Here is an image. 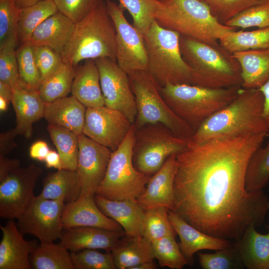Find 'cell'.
<instances>
[{
  "label": "cell",
  "instance_id": "7dc6e473",
  "mask_svg": "<svg viewBox=\"0 0 269 269\" xmlns=\"http://www.w3.org/2000/svg\"><path fill=\"white\" fill-rule=\"evenodd\" d=\"M33 46L36 63L42 82L57 69L63 61L62 57L60 53L48 46Z\"/></svg>",
  "mask_w": 269,
  "mask_h": 269
},
{
  "label": "cell",
  "instance_id": "d4e9b609",
  "mask_svg": "<svg viewBox=\"0 0 269 269\" xmlns=\"http://www.w3.org/2000/svg\"><path fill=\"white\" fill-rule=\"evenodd\" d=\"M86 109L74 96H66L46 104L44 118L48 125L64 127L78 135L83 133Z\"/></svg>",
  "mask_w": 269,
  "mask_h": 269
},
{
  "label": "cell",
  "instance_id": "f6af8a7d",
  "mask_svg": "<svg viewBox=\"0 0 269 269\" xmlns=\"http://www.w3.org/2000/svg\"><path fill=\"white\" fill-rule=\"evenodd\" d=\"M268 1L269 0H210L206 3L214 17L224 24L240 12Z\"/></svg>",
  "mask_w": 269,
  "mask_h": 269
},
{
  "label": "cell",
  "instance_id": "681fc988",
  "mask_svg": "<svg viewBox=\"0 0 269 269\" xmlns=\"http://www.w3.org/2000/svg\"><path fill=\"white\" fill-rule=\"evenodd\" d=\"M50 151L46 142L39 140L33 143L29 148V156L35 160L43 161Z\"/></svg>",
  "mask_w": 269,
  "mask_h": 269
},
{
  "label": "cell",
  "instance_id": "8fae6325",
  "mask_svg": "<svg viewBox=\"0 0 269 269\" xmlns=\"http://www.w3.org/2000/svg\"><path fill=\"white\" fill-rule=\"evenodd\" d=\"M106 5L116 30L117 63L129 75L147 70L143 34L128 22L120 4L110 0Z\"/></svg>",
  "mask_w": 269,
  "mask_h": 269
},
{
  "label": "cell",
  "instance_id": "ba28073f",
  "mask_svg": "<svg viewBox=\"0 0 269 269\" xmlns=\"http://www.w3.org/2000/svg\"><path fill=\"white\" fill-rule=\"evenodd\" d=\"M136 128L133 124L127 136L112 151L104 180L96 194L114 200H135L144 191L151 176L138 171L133 160Z\"/></svg>",
  "mask_w": 269,
  "mask_h": 269
},
{
  "label": "cell",
  "instance_id": "d6986e66",
  "mask_svg": "<svg viewBox=\"0 0 269 269\" xmlns=\"http://www.w3.org/2000/svg\"><path fill=\"white\" fill-rule=\"evenodd\" d=\"M63 229L94 227L112 231H124L114 220L107 217L98 207L95 196H80L65 204L61 217Z\"/></svg>",
  "mask_w": 269,
  "mask_h": 269
},
{
  "label": "cell",
  "instance_id": "d6a6232c",
  "mask_svg": "<svg viewBox=\"0 0 269 269\" xmlns=\"http://www.w3.org/2000/svg\"><path fill=\"white\" fill-rule=\"evenodd\" d=\"M53 0H45L20 9L17 26V41H28L34 30L45 19L58 12Z\"/></svg>",
  "mask_w": 269,
  "mask_h": 269
},
{
  "label": "cell",
  "instance_id": "7c38bea8",
  "mask_svg": "<svg viewBox=\"0 0 269 269\" xmlns=\"http://www.w3.org/2000/svg\"><path fill=\"white\" fill-rule=\"evenodd\" d=\"M42 172L34 164L18 167L0 177V217L7 219L19 217L35 197L34 189Z\"/></svg>",
  "mask_w": 269,
  "mask_h": 269
},
{
  "label": "cell",
  "instance_id": "603a6c76",
  "mask_svg": "<svg viewBox=\"0 0 269 269\" xmlns=\"http://www.w3.org/2000/svg\"><path fill=\"white\" fill-rule=\"evenodd\" d=\"M101 211L121 226L129 237L142 236L145 211L137 200H110L95 195Z\"/></svg>",
  "mask_w": 269,
  "mask_h": 269
},
{
  "label": "cell",
  "instance_id": "e575fe53",
  "mask_svg": "<svg viewBox=\"0 0 269 269\" xmlns=\"http://www.w3.org/2000/svg\"><path fill=\"white\" fill-rule=\"evenodd\" d=\"M219 41L232 53L247 50L268 49L269 27L252 31H232Z\"/></svg>",
  "mask_w": 269,
  "mask_h": 269
},
{
  "label": "cell",
  "instance_id": "30bf717a",
  "mask_svg": "<svg viewBox=\"0 0 269 269\" xmlns=\"http://www.w3.org/2000/svg\"><path fill=\"white\" fill-rule=\"evenodd\" d=\"M190 139L176 135L161 123L136 129L133 154L134 166L138 171L152 176L170 156L185 149Z\"/></svg>",
  "mask_w": 269,
  "mask_h": 269
},
{
  "label": "cell",
  "instance_id": "3957f363",
  "mask_svg": "<svg viewBox=\"0 0 269 269\" xmlns=\"http://www.w3.org/2000/svg\"><path fill=\"white\" fill-rule=\"evenodd\" d=\"M182 56L192 69V85L211 88L241 87L239 62L219 42L210 44L180 35Z\"/></svg>",
  "mask_w": 269,
  "mask_h": 269
},
{
  "label": "cell",
  "instance_id": "db71d44e",
  "mask_svg": "<svg viewBox=\"0 0 269 269\" xmlns=\"http://www.w3.org/2000/svg\"><path fill=\"white\" fill-rule=\"evenodd\" d=\"M12 96V88L8 85L0 82V96L11 102Z\"/></svg>",
  "mask_w": 269,
  "mask_h": 269
},
{
  "label": "cell",
  "instance_id": "4fadbf2b",
  "mask_svg": "<svg viewBox=\"0 0 269 269\" xmlns=\"http://www.w3.org/2000/svg\"><path fill=\"white\" fill-rule=\"evenodd\" d=\"M65 204L60 200L35 196L16 219L18 229L23 235L27 234L37 238L40 243L60 239L63 230L61 217Z\"/></svg>",
  "mask_w": 269,
  "mask_h": 269
},
{
  "label": "cell",
  "instance_id": "816d5d0a",
  "mask_svg": "<svg viewBox=\"0 0 269 269\" xmlns=\"http://www.w3.org/2000/svg\"><path fill=\"white\" fill-rule=\"evenodd\" d=\"M44 161L48 168H54L58 170L62 169L61 158L58 152L50 150Z\"/></svg>",
  "mask_w": 269,
  "mask_h": 269
},
{
  "label": "cell",
  "instance_id": "277c9868",
  "mask_svg": "<svg viewBox=\"0 0 269 269\" xmlns=\"http://www.w3.org/2000/svg\"><path fill=\"white\" fill-rule=\"evenodd\" d=\"M154 5L157 22L182 36L217 44L237 29L219 22L200 0H154Z\"/></svg>",
  "mask_w": 269,
  "mask_h": 269
},
{
  "label": "cell",
  "instance_id": "cb8c5ba5",
  "mask_svg": "<svg viewBox=\"0 0 269 269\" xmlns=\"http://www.w3.org/2000/svg\"><path fill=\"white\" fill-rule=\"evenodd\" d=\"M75 24L58 12L43 21L26 43L32 46H47L61 54L71 38Z\"/></svg>",
  "mask_w": 269,
  "mask_h": 269
},
{
  "label": "cell",
  "instance_id": "ee69618b",
  "mask_svg": "<svg viewBox=\"0 0 269 269\" xmlns=\"http://www.w3.org/2000/svg\"><path fill=\"white\" fill-rule=\"evenodd\" d=\"M74 269H116L111 252L86 249L70 253Z\"/></svg>",
  "mask_w": 269,
  "mask_h": 269
},
{
  "label": "cell",
  "instance_id": "bcb514c9",
  "mask_svg": "<svg viewBox=\"0 0 269 269\" xmlns=\"http://www.w3.org/2000/svg\"><path fill=\"white\" fill-rule=\"evenodd\" d=\"M16 46L9 44L0 48V82L11 88L19 84Z\"/></svg>",
  "mask_w": 269,
  "mask_h": 269
},
{
  "label": "cell",
  "instance_id": "f1b7e54d",
  "mask_svg": "<svg viewBox=\"0 0 269 269\" xmlns=\"http://www.w3.org/2000/svg\"><path fill=\"white\" fill-rule=\"evenodd\" d=\"M80 194L81 187L77 172L61 169L47 175L43 181L42 190L38 196L66 203L77 200Z\"/></svg>",
  "mask_w": 269,
  "mask_h": 269
},
{
  "label": "cell",
  "instance_id": "680465c9",
  "mask_svg": "<svg viewBox=\"0 0 269 269\" xmlns=\"http://www.w3.org/2000/svg\"><path fill=\"white\" fill-rule=\"evenodd\" d=\"M200 0L206 2H207V1H209V0Z\"/></svg>",
  "mask_w": 269,
  "mask_h": 269
},
{
  "label": "cell",
  "instance_id": "484cf974",
  "mask_svg": "<svg viewBox=\"0 0 269 269\" xmlns=\"http://www.w3.org/2000/svg\"><path fill=\"white\" fill-rule=\"evenodd\" d=\"M71 92L72 96L86 108L105 106L99 70L95 59L86 60L83 65L76 68Z\"/></svg>",
  "mask_w": 269,
  "mask_h": 269
},
{
  "label": "cell",
  "instance_id": "4dcf8cb0",
  "mask_svg": "<svg viewBox=\"0 0 269 269\" xmlns=\"http://www.w3.org/2000/svg\"><path fill=\"white\" fill-rule=\"evenodd\" d=\"M76 67L62 61L57 69L42 81L39 94L45 104L66 97L71 92Z\"/></svg>",
  "mask_w": 269,
  "mask_h": 269
},
{
  "label": "cell",
  "instance_id": "b9f144b4",
  "mask_svg": "<svg viewBox=\"0 0 269 269\" xmlns=\"http://www.w3.org/2000/svg\"><path fill=\"white\" fill-rule=\"evenodd\" d=\"M154 0H119V4L132 16L133 26L143 34L155 20Z\"/></svg>",
  "mask_w": 269,
  "mask_h": 269
},
{
  "label": "cell",
  "instance_id": "f546056e",
  "mask_svg": "<svg viewBox=\"0 0 269 269\" xmlns=\"http://www.w3.org/2000/svg\"><path fill=\"white\" fill-rule=\"evenodd\" d=\"M111 253L118 269H132L155 259L151 242L143 236L127 237V240H120Z\"/></svg>",
  "mask_w": 269,
  "mask_h": 269
},
{
  "label": "cell",
  "instance_id": "52a82bcc",
  "mask_svg": "<svg viewBox=\"0 0 269 269\" xmlns=\"http://www.w3.org/2000/svg\"><path fill=\"white\" fill-rule=\"evenodd\" d=\"M147 58V71L161 86L192 85V69L180 50V35L154 20L143 34Z\"/></svg>",
  "mask_w": 269,
  "mask_h": 269
},
{
  "label": "cell",
  "instance_id": "7bdbcfd3",
  "mask_svg": "<svg viewBox=\"0 0 269 269\" xmlns=\"http://www.w3.org/2000/svg\"><path fill=\"white\" fill-rule=\"evenodd\" d=\"M224 24L244 29L269 27V1L248 8L233 17Z\"/></svg>",
  "mask_w": 269,
  "mask_h": 269
},
{
  "label": "cell",
  "instance_id": "1f68e13d",
  "mask_svg": "<svg viewBox=\"0 0 269 269\" xmlns=\"http://www.w3.org/2000/svg\"><path fill=\"white\" fill-rule=\"evenodd\" d=\"M68 251L60 243H40L30 256L32 269H74Z\"/></svg>",
  "mask_w": 269,
  "mask_h": 269
},
{
  "label": "cell",
  "instance_id": "11a10c76",
  "mask_svg": "<svg viewBox=\"0 0 269 269\" xmlns=\"http://www.w3.org/2000/svg\"><path fill=\"white\" fill-rule=\"evenodd\" d=\"M45 0H14L16 6L20 9Z\"/></svg>",
  "mask_w": 269,
  "mask_h": 269
},
{
  "label": "cell",
  "instance_id": "2e32d148",
  "mask_svg": "<svg viewBox=\"0 0 269 269\" xmlns=\"http://www.w3.org/2000/svg\"><path fill=\"white\" fill-rule=\"evenodd\" d=\"M79 155L76 171L80 196H95L105 176L112 151L84 134L78 135Z\"/></svg>",
  "mask_w": 269,
  "mask_h": 269
},
{
  "label": "cell",
  "instance_id": "9f6ffc18",
  "mask_svg": "<svg viewBox=\"0 0 269 269\" xmlns=\"http://www.w3.org/2000/svg\"><path fill=\"white\" fill-rule=\"evenodd\" d=\"M156 268L155 264L152 261L137 265L133 267L132 269H155Z\"/></svg>",
  "mask_w": 269,
  "mask_h": 269
},
{
  "label": "cell",
  "instance_id": "f907efd6",
  "mask_svg": "<svg viewBox=\"0 0 269 269\" xmlns=\"http://www.w3.org/2000/svg\"><path fill=\"white\" fill-rule=\"evenodd\" d=\"M19 166L20 161L18 159L9 158L6 156L0 155V177Z\"/></svg>",
  "mask_w": 269,
  "mask_h": 269
},
{
  "label": "cell",
  "instance_id": "83f0119b",
  "mask_svg": "<svg viewBox=\"0 0 269 269\" xmlns=\"http://www.w3.org/2000/svg\"><path fill=\"white\" fill-rule=\"evenodd\" d=\"M233 54L241 67L243 88L260 89L269 79V48Z\"/></svg>",
  "mask_w": 269,
  "mask_h": 269
},
{
  "label": "cell",
  "instance_id": "ac0fdd59",
  "mask_svg": "<svg viewBox=\"0 0 269 269\" xmlns=\"http://www.w3.org/2000/svg\"><path fill=\"white\" fill-rule=\"evenodd\" d=\"M0 269H31L30 256L38 246L37 241H26L14 219L0 226Z\"/></svg>",
  "mask_w": 269,
  "mask_h": 269
},
{
  "label": "cell",
  "instance_id": "8992f818",
  "mask_svg": "<svg viewBox=\"0 0 269 269\" xmlns=\"http://www.w3.org/2000/svg\"><path fill=\"white\" fill-rule=\"evenodd\" d=\"M241 88L168 84L160 86V92L171 110L195 132L208 118L232 102Z\"/></svg>",
  "mask_w": 269,
  "mask_h": 269
},
{
  "label": "cell",
  "instance_id": "f35d334b",
  "mask_svg": "<svg viewBox=\"0 0 269 269\" xmlns=\"http://www.w3.org/2000/svg\"><path fill=\"white\" fill-rule=\"evenodd\" d=\"M155 259L161 267L182 269L188 262L182 254L175 237L167 236L151 242Z\"/></svg>",
  "mask_w": 269,
  "mask_h": 269
},
{
  "label": "cell",
  "instance_id": "7402d4cb",
  "mask_svg": "<svg viewBox=\"0 0 269 269\" xmlns=\"http://www.w3.org/2000/svg\"><path fill=\"white\" fill-rule=\"evenodd\" d=\"M124 231H112L94 227H78L63 229L60 243L71 252L86 249H103L111 252Z\"/></svg>",
  "mask_w": 269,
  "mask_h": 269
},
{
  "label": "cell",
  "instance_id": "7a4b0ae2",
  "mask_svg": "<svg viewBox=\"0 0 269 269\" xmlns=\"http://www.w3.org/2000/svg\"><path fill=\"white\" fill-rule=\"evenodd\" d=\"M264 96L259 89L242 87L236 98L205 120L190 137L195 142L269 133L264 117Z\"/></svg>",
  "mask_w": 269,
  "mask_h": 269
},
{
  "label": "cell",
  "instance_id": "6da1fadb",
  "mask_svg": "<svg viewBox=\"0 0 269 269\" xmlns=\"http://www.w3.org/2000/svg\"><path fill=\"white\" fill-rule=\"evenodd\" d=\"M269 133L195 142L176 154L172 210L199 231L234 242L269 211L263 190L245 188L249 161Z\"/></svg>",
  "mask_w": 269,
  "mask_h": 269
},
{
  "label": "cell",
  "instance_id": "44dd1931",
  "mask_svg": "<svg viewBox=\"0 0 269 269\" xmlns=\"http://www.w3.org/2000/svg\"><path fill=\"white\" fill-rule=\"evenodd\" d=\"M169 220L179 236L180 250L188 265L194 264V254L202 250L217 251L229 248L233 242L206 234L194 228L176 213L168 210Z\"/></svg>",
  "mask_w": 269,
  "mask_h": 269
},
{
  "label": "cell",
  "instance_id": "5b68a950",
  "mask_svg": "<svg viewBox=\"0 0 269 269\" xmlns=\"http://www.w3.org/2000/svg\"><path fill=\"white\" fill-rule=\"evenodd\" d=\"M116 30L103 0H96L87 14L75 24L61 54L63 61L76 67L83 60L109 58L117 62Z\"/></svg>",
  "mask_w": 269,
  "mask_h": 269
},
{
  "label": "cell",
  "instance_id": "8d00e7d4",
  "mask_svg": "<svg viewBox=\"0 0 269 269\" xmlns=\"http://www.w3.org/2000/svg\"><path fill=\"white\" fill-rule=\"evenodd\" d=\"M16 54L19 84L26 89L38 91L41 78L36 63L33 46L28 43L20 44L16 49Z\"/></svg>",
  "mask_w": 269,
  "mask_h": 269
},
{
  "label": "cell",
  "instance_id": "ffe728a7",
  "mask_svg": "<svg viewBox=\"0 0 269 269\" xmlns=\"http://www.w3.org/2000/svg\"><path fill=\"white\" fill-rule=\"evenodd\" d=\"M175 162L176 154L171 155L162 167L151 176L144 191L137 199L144 211L158 207L173 210Z\"/></svg>",
  "mask_w": 269,
  "mask_h": 269
},
{
  "label": "cell",
  "instance_id": "91938a15",
  "mask_svg": "<svg viewBox=\"0 0 269 269\" xmlns=\"http://www.w3.org/2000/svg\"><path fill=\"white\" fill-rule=\"evenodd\" d=\"M104 1H106V2L110 1V0H103Z\"/></svg>",
  "mask_w": 269,
  "mask_h": 269
},
{
  "label": "cell",
  "instance_id": "836d02e7",
  "mask_svg": "<svg viewBox=\"0 0 269 269\" xmlns=\"http://www.w3.org/2000/svg\"><path fill=\"white\" fill-rule=\"evenodd\" d=\"M47 129L60 156L62 169L76 171L79 155L78 134L58 126L48 125Z\"/></svg>",
  "mask_w": 269,
  "mask_h": 269
},
{
  "label": "cell",
  "instance_id": "74e56055",
  "mask_svg": "<svg viewBox=\"0 0 269 269\" xmlns=\"http://www.w3.org/2000/svg\"><path fill=\"white\" fill-rule=\"evenodd\" d=\"M168 209L158 207L145 211L142 236L152 242L177 235L168 216Z\"/></svg>",
  "mask_w": 269,
  "mask_h": 269
},
{
  "label": "cell",
  "instance_id": "4316f807",
  "mask_svg": "<svg viewBox=\"0 0 269 269\" xmlns=\"http://www.w3.org/2000/svg\"><path fill=\"white\" fill-rule=\"evenodd\" d=\"M267 227L268 233L262 234L251 226L233 242L245 268L269 269V226Z\"/></svg>",
  "mask_w": 269,
  "mask_h": 269
},
{
  "label": "cell",
  "instance_id": "d590c367",
  "mask_svg": "<svg viewBox=\"0 0 269 269\" xmlns=\"http://www.w3.org/2000/svg\"><path fill=\"white\" fill-rule=\"evenodd\" d=\"M269 181V141L251 156L247 167L245 188L249 192L260 191Z\"/></svg>",
  "mask_w": 269,
  "mask_h": 269
},
{
  "label": "cell",
  "instance_id": "c3c4849f",
  "mask_svg": "<svg viewBox=\"0 0 269 269\" xmlns=\"http://www.w3.org/2000/svg\"><path fill=\"white\" fill-rule=\"evenodd\" d=\"M96 0H53L58 12L75 23L82 19Z\"/></svg>",
  "mask_w": 269,
  "mask_h": 269
},
{
  "label": "cell",
  "instance_id": "f5cc1de1",
  "mask_svg": "<svg viewBox=\"0 0 269 269\" xmlns=\"http://www.w3.org/2000/svg\"><path fill=\"white\" fill-rule=\"evenodd\" d=\"M259 89L264 96V117L269 128V79Z\"/></svg>",
  "mask_w": 269,
  "mask_h": 269
},
{
  "label": "cell",
  "instance_id": "ab89813d",
  "mask_svg": "<svg viewBox=\"0 0 269 269\" xmlns=\"http://www.w3.org/2000/svg\"><path fill=\"white\" fill-rule=\"evenodd\" d=\"M19 11L14 0H0V48L9 44H18Z\"/></svg>",
  "mask_w": 269,
  "mask_h": 269
},
{
  "label": "cell",
  "instance_id": "5bb4252c",
  "mask_svg": "<svg viewBox=\"0 0 269 269\" xmlns=\"http://www.w3.org/2000/svg\"><path fill=\"white\" fill-rule=\"evenodd\" d=\"M100 75L105 105L122 112L134 124L136 105L129 75L109 58L95 59Z\"/></svg>",
  "mask_w": 269,
  "mask_h": 269
},
{
  "label": "cell",
  "instance_id": "9c48e42d",
  "mask_svg": "<svg viewBox=\"0 0 269 269\" xmlns=\"http://www.w3.org/2000/svg\"><path fill=\"white\" fill-rule=\"evenodd\" d=\"M137 113L134 123L136 129L146 125L161 123L176 135L191 137L194 131L169 108L160 92V86L147 70L129 75Z\"/></svg>",
  "mask_w": 269,
  "mask_h": 269
},
{
  "label": "cell",
  "instance_id": "60d3db41",
  "mask_svg": "<svg viewBox=\"0 0 269 269\" xmlns=\"http://www.w3.org/2000/svg\"><path fill=\"white\" fill-rule=\"evenodd\" d=\"M199 264L203 269H244L239 254L234 246L216 251L214 253H198Z\"/></svg>",
  "mask_w": 269,
  "mask_h": 269
},
{
  "label": "cell",
  "instance_id": "e0dca14e",
  "mask_svg": "<svg viewBox=\"0 0 269 269\" xmlns=\"http://www.w3.org/2000/svg\"><path fill=\"white\" fill-rule=\"evenodd\" d=\"M10 102L16 115V126L0 135L12 140L18 135L31 138L33 124L44 117L46 104L38 91L26 89L19 84L12 88Z\"/></svg>",
  "mask_w": 269,
  "mask_h": 269
},
{
  "label": "cell",
  "instance_id": "9a60e30c",
  "mask_svg": "<svg viewBox=\"0 0 269 269\" xmlns=\"http://www.w3.org/2000/svg\"><path fill=\"white\" fill-rule=\"evenodd\" d=\"M133 124L122 112L105 105L87 108L83 134L114 151L122 143Z\"/></svg>",
  "mask_w": 269,
  "mask_h": 269
},
{
  "label": "cell",
  "instance_id": "6f0895ef",
  "mask_svg": "<svg viewBox=\"0 0 269 269\" xmlns=\"http://www.w3.org/2000/svg\"><path fill=\"white\" fill-rule=\"evenodd\" d=\"M10 101L0 96V112L7 110Z\"/></svg>",
  "mask_w": 269,
  "mask_h": 269
}]
</instances>
